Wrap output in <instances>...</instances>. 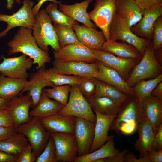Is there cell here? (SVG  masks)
Here are the masks:
<instances>
[{"label":"cell","mask_w":162,"mask_h":162,"mask_svg":"<svg viewBox=\"0 0 162 162\" xmlns=\"http://www.w3.org/2000/svg\"><path fill=\"white\" fill-rule=\"evenodd\" d=\"M7 45L9 48L8 55L19 52L27 55L32 59L33 64H37V70L45 66L46 63L51 61V59L48 53L39 47L32 29L20 27Z\"/></svg>","instance_id":"cell-1"},{"label":"cell","mask_w":162,"mask_h":162,"mask_svg":"<svg viewBox=\"0 0 162 162\" xmlns=\"http://www.w3.org/2000/svg\"><path fill=\"white\" fill-rule=\"evenodd\" d=\"M32 34L39 47L48 52L49 46L55 51L59 50L57 35L52 21L45 9L40 10L35 16Z\"/></svg>","instance_id":"cell-2"},{"label":"cell","mask_w":162,"mask_h":162,"mask_svg":"<svg viewBox=\"0 0 162 162\" xmlns=\"http://www.w3.org/2000/svg\"><path fill=\"white\" fill-rule=\"evenodd\" d=\"M126 81L130 87L140 81L154 78L161 74L162 66L155 56L152 44L146 48L141 60Z\"/></svg>","instance_id":"cell-3"},{"label":"cell","mask_w":162,"mask_h":162,"mask_svg":"<svg viewBox=\"0 0 162 162\" xmlns=\"http://www.w3.org/2000/svg\"><path fill=\"white\" fill-rule=\"evenodd\" d=\"M110 40H119L132 45L142 56L146 47L152 44V41L134 33L126 22L116 13L110 25Z\"/></svg>","instance_id":"cell-4"},{"label":"cell","mask_w":162,"mask_h":162,"mask_svg":"<svg viewBox=\"0 0 162 162\" xmlns=\"http://www.w3.org/2000/svg\"><path fill=\"white\" fill-rule=\"evenodd\" d=\"M17 130L27 139L37 158L45 148L51 136L50 133L43 126L40 119L33 117L28 122L19 126Z\"/></svg>","instance_id":"cell-5"},{"label":"cell","mask_w":162,"mask_h":162,"mask_svg":"<svg viewBox=\"0 0 162 162\" xmlns=\"http://www.w3.org/2000/svg\"><path fill=\"white\" fill-rule=\"evenodd\" d=\"M68 102L58 114L80 117L95 122L96 115L77 85L71 86Z\"/></svg>","instance_id":"cell-6"},{"label":"cell","mask_w":162,"mask_h":162,"mask_svg":"<svg viewBox=\"0 0 162 162\" xmlns=\"http://www.w3.org/2000/svg\"><path fill=\"white\" fill-rule=\"evenodd\" d=\"M117 0H95L94 8L88 17L103 32L106 40H110V27L116 13Z\"/></svg>","instance_id":"cell-7"},{"label":"cell","mask_w":162,"mask_h":162,"mask_svg":"<svg viewBox=\"0 0 162 162\" xmlns=\"http://www.w3.org/2000/svg\"><path fill=\"white\" fill-rule=\"evenodd\" d=\"M22 6L12 15L0 14V21L6 22V28L0 32V38L5 36L11 29L20 26L32 29L35 21L32 8L34 4L31 0H24Z\"/></svg>","instance_id":"cell-8"},{"label":"cell","mask_w":162,"mask_h":162,"mask_svg":"<svg viewBox=\"0 0 162 162\" xmlns=\"http://www.w3.org/2000/svg\"><path fill=\"white\" fill-rule=\"evenodd\" d=\"M52 65L51 69L58 73L87 78H95L98 71L96 61L89 63L78 61H60L54 59Z\"/></svg>","instance_id":"cell-9"},{"label":"cell","mask_w":162,"mask_h":162,"mask_svg":"<svg viewBox=\"0 0 162 162\" xmlns=\"http://www.w3.org/2000/svg\"><path fill=\"white\" fill-rule=\"evenodd\" d=\"M3 61L0 63V73L11 78L27 79L29 74L28 70L32 67L33 61L24 54L18 57L6 58L2 56Z\"/></svg>","instance_id":"cell-10"},{"label":"cell","mask_w":162,"mask_h":162,"mask_svg":"<svg viewBox=\"0 0 162 162\" xmlns=\"http://www.w3.org/2000/svg\"><path fill=\"white\" fill-rule=\"evenodd\" d=\"M91 50L97 60L106 66L116 71L125 81L129 76L131 69L140 60L133 58L120 57L101 50Z\"/></svg>","instance_id":"cell-11"},{"label":"cell","mask_w":162,"mask_h":162,"mask_svg":"<svg viewBox=\"0 0 162 162\" xmlns=\"http://www.w3.org/2000/svg\"><path fill=\"white\" fill-rule=\"evenodd\" d=\"M56 147L58 162H74L77 156L78 147L74 134H50Z\"/></svg>","instance_id":"cell-12"},{"label":"cell","mask_w":162,"mask_h":162,"mask_svg":"<svg viewBox=\"0 0 162 162\" xmlns=\"http://www.w3.org/2000/svg\"><path fill=\"white\" fill-rule=\"evenodd\" d=\"M95 122L76 117L74 135L78 147L77 156L89 153L94 137Z\"/></svg>","instance_id":"cell-13"},{"label":"cell","mask_w":162,"mask_h":162,"mask_svg":"<svg viewBox=\"0 0 162 162\" xmlns=\"http://www.w3.org/2000/svg\"><path fill=\"white\" fill-rule=\"evenodd\" d=\"M143 117L142 103L136 97H130L120 107L110 130L115 131L118 125L123 123L135 121L140 124Z\"/></svg>","instance_id":"cell-14"},{"label":"cell","mask_w":162,"mask_h":162,"mask_svg":"<svg viewBox=\"0 0 162 162\" xmlns=\"http://www.w3.org/2000/svg\"><path fill=\"white\" fill-rule=\"evenodd\" d=\"M55 59L60 61H78L89 63L96 62V59L91 49L86 46L71 44L53 51Z\"/></svg>","instance_id":"cell-15"},{"label":"cell","mask_w":162,"mask_h":162,"mask_svg":"<svg viewBox=\"0 0 162 162\" xmlns=\"http://www.w3.org/2000/svg\"><path fill=\"white\" fill-rule=\"evenodd\" d=\"M32 104L31 96L28 92L24 95H18L11 100L6 109L13 118L15 127L17 128L31 120L29 110Z\"/></svg>","instance_id":"cell-16"},{"label":"cell","mask_w":162,"mask_h":162,"mask_svg":"<svg viewBox=\"0 0 162 162\" xmlns=\"http://www.w3.org/2000/svg\"><path fill=\"white\" fill-rule=\"evenodd\" d=\"M45 130L50 134H74L76 117L54 114L40 118Z\"/></svg>","instance_id":"cell-17"},{"label":"cell","mask_w":162,"mask_h":162,"mask_svg":"<svg viewBox=\"0 0 162 162\" xmlns=\"http://www.w3.org/2000/svg\"><path fill=\"white\" fill-rule=\"evenodd\" d=\"M98 71L95 78L115 86L130 96L136 97L133 88L130 87L116 71L107 67L97 60Z\"/></svg>","instance_id":"cell-18"},{"label":"cell","mask_w":162,"mask_h":162,"mask_svg":"<svg viewBox=\"0 0 162 162\" xmlns=\"http://www.w3.org/2000/svg\"><path fill=\"white\" fill-rule=\"evenodd\" d=\"M96 115L94 137L89 153L92 152L102 146L110 138L108 131L117 115H106L94 111Z\"/></svg>","instance_id":"cell-19"},{"label":"cell","mask_w":162,"mask_h":162,"mask_svg":"<svg viewBox=\"0 0 162 162\" xmlns=\"http://www.w3.org/2000/svg\"><path fill=\"white\" fill-rule=\"evenodd\" d=\"M161 15L162 5H160L145 12L140 20L131 27V30L136 35L152 41L154 22Z\"/></svg>","instance_id":"cell-20"},{"label":"cell","mask_w":162,"mask_h":162,"mask_svg":"<svg viewBox=\"0 0 162 162\" xmlns=\"http://www.w3.org/2000/svg\"><path fill=\"white\" fill-rule=\"evenodd\" d=\"M72 28L79 40L91 49L101 50L106 41L103 32L84 25H73Z\"/></svg>","instance_id":"cell-21"},{"label":"cell","mask_w":162,"mask_h":162,"mask_svg":"<svg viewBox=\"0 0 162 162\" xmlns=\"http://www.w3.org/2000/svg\"><path fill=\"white\" fill-rule=\"evenodd\" d=\"M137 130L138 138L134 144V147L140 153V157H145L152 150V144L156 133L151 124L144 116Z\"/></svg>","instance_id":"cell-22"},{"label":"cell","mask_w":162,"mask_h":162,"mask_svg":"<svg viewBox=\"0 0 162 162\" xmlns=\"http://www.w3.org/2000/svg\"><path fill=\"white\" fill-rule=\"evenodd\" d=\"M42 67L37 70L34 73L32 74L29 81H28L19 95L28 91L31 96L34 108L38 104L43 90L46 87H53L55 86L51 82L46 80L44 77L42 73Z\"/></svg>","instance_id":"cell-23"},{"label":"cell","mask_w":162,"mask_h":162,"mask_svg":"<svg viewBox=\"0 0 162 162\" xmlns=\"http://www.w3.org/2000/svg\"><path fill=\"white\" fill-rule=\"evenodd\" d=\"M93 0H86L70 5L60 3L58 4L59 10L74 20L81 22L89 27L96 29V26L91 21L87 12V9L90 3Z\"/></svg>","instance_id":"cell-24"},{"label":"cell","mask_w":162,"mask_h":162,"mask_svg":"<svg viewBox=\"0 0 162 162\" xmlns=\"http://www.w3.org/2000/svg\"><path fill=\"white\" fill-rule=\"evenodd\" d=\"M116 13L130 28L143 16L140 9L134 0H117Z\"/></svg>","instance_id":"cell-25"},{"label":"cell","mask_w":162,"mask_h":162,"mask_svg":"<svg viewBox=\"0 0 162 162\" xmlns=\"http://www.w3.org/2000/svg\"><path fill=\"white\" fill-rule=\"evenodd\" d=\"M142 104L143 115L149 121L156 134L162 123V99L151 95L144 99Z\"/></svg>","instance_id":"cell-26"},{"label":"cell","mask_w":162,"mask_h":162,"mask_svg":"<svg viewBox=\"0 0 162 162\" xmlns=\"http://www.w3.org/2000/svg\"><path fill=\"white\" fill-rule=\"evenodd\" d=\"M101 50L122 58L141 60L142 57L138 50L132 45L110 39L105 42Z\"/></svg>","instance_id":"cell-27"},{"label":"cell","mask_w":162,"mask_h":162,"mask_svg":"<svg viewBox=\"0 0 162 162\" xmlns=\"http://www.w3.org/2000/svg\"><path fill=\"white\" fill-rule=\"evenodd\" d=\"M64 106L57 101L51 100L43 91L38 104L29 114L31 117L41 118L57 113Z\"/></svg>","instance_id":"cell-28"},{"label":"cell","mask_w":162,"mask_h":162,"mask_svg":"<svg viewBox=\"0 0 162 162\" xmlns=\"http://www.w3.org/2000/svg\"><path fill=\"white\" fill-rule=\"evenodd\" d=\"M28 81L26 79H17L0 74V97L11 100L19 95Z\"/></svg>","instance_id":"cell-29"},{"label":"cell","mask_w":162,"mask_h":162,"mask_svg":"<svg viewBox=\"0 0 162 162\" xmlns=\"http://www.w3.org/2000/svg\"><path fill=\"white\" fill-rule=\"evenodd\" d=\"M94 94L98 96L108 98L120 107L130 97L115 86L97 79Z\"/></svg>","instance_id":"cell-30"},{"label":"cell","mask_w":162,"mask_h":162,"mask_svg":"<svg viewBox=\"0 0 162 162\" xmlns=\"http://www.w3.org/2000/svg\"><path fill=\"white\" fill-rule=\"evenodd\" d=\"M114 137L111 136L102 146L96 150L82 156H77L74 162H94L98 159L116 155L119 151L115 146Z\"/></svg>","instance_id":"cell-31"},{"label":"cell","mask_w":162,"mask_h":162,"mask_svg":"<svg viewBox=\"0 0 162 162\" xmlns=\"http://www.w3.org/2000/svg\"><path fill=\"white\" fill-rule=\"evenodd\" d=\"M29 144L26 137L23 134L18 132L8 138L0 141V150L19 156Z\"/></svg>","instance_id":"cell-32"},{"label":"cell","mask_w":162,"mask_h":162,"mask_svg":"<svg viewBox=\"0 0 162 162\" xmlns=\"http://www.w3.org/2000/svg\"><path fill=\"white\" fill-rule=\"evenodd\" d=\"M87 100L94 111L103 115H117L120 107L111 99L94 94Z\"/></svg>","instance_id":"cell-33"},{"label":"cell","mask_w":162,"mask_h":162,"mask_svg":"<svg viewBox=\"0 0 162 162\" xmlns=\"http://www.w3.org/2000/svg\"><path fill=\"white\" fill-rule=\"evenodd\" d=\"M42 73L44 78L55 86L78 85L86 78L60 74L54 71L51 68L46 69L45 66L42 67Z\"/></svg>","instance_id":"cell-34"},{"label":"cell","mask_w":162,"mask_h":162,"mask_svg":"<svg viewBox=\"0 0 162 162\" xmlns=\"http://www.w3.org/2000/svg\"><path fill=\"white\" fill-rule=\"evenodd\" d=\"M162 81V74L149 80L139 81L133 88L136 97L141 103L146 98L151 96L153 89Z\"/></svg>","instance_id":"cell-35"},{"label":"cell","mask_w":162,"mask_h":162,"mask_svg":"<svg viewBox=\"0 0 162 162\" xmlns=\"http://www.w3.org/2000/svg\"><path fill=\"white\" fill-rule=\"evenodd\" d=\"M59 45L61 48L71 44L85 46L78 39L75 32L71 27L54 25Z\"/></svg>","instance_id":"cell-36"},{"label":"cell","mask_w":162,"mask_h":162,"mask_svg":"<svg viewBox=\"0 0 162 162\" xmlns=\"http://www.w3.org/2000/svg\"><path fill=\"white\" fill-rule=\"evenodd\" d=\"M45 10L54 25L72 27L73 25L79 24L70 17L65 14L58 9V4L54 3L48 5Z\"/></svg>","instance_id":"cell-37"},{"label":"cell","mask_w":162,"mask_h":162,"mask_svg":"<svg viewBox=\"0 0 162 162\" xmlns=\"http://www.w3.org/2000/svg\"><path fill=\"white\" fill-rule=\"evenodd\" d=\"M51 88H44L43 92L49 98H53L65 106L67 104L71 86L65 85L54 86Z\"/></svg>","instance_id":"cell-38"},{"label":"cell","mask_w":162,"mask_h":162,"mask_svg":"<svg viewBox=\"0 0 162 162\" xmlns=\"http://www.w3.org/2000/svg\"><path fill=\"white\" fill-rule=\"evenodd\" d=\"M56 147L51 136L45 148L37 157L35 162H58L56 155Z\"/></svg>","instance_id":"cell-39"},{"label":"cell","mask_w":162,"mask_h":162,"mask_svg":"<svg viewBox=\"0 0 162 162\" xmlns=\"http://www.w3.org/2000/svg\"><path fill=\"white\" fill-rule=\"evenodd\" d=\"M152 45L154 52L162 47V16H159L154 24Z\"/></svg>","instance_id":"cell-40"},{"label":"cell","mask_w":162,"mask_h":162,"mask_svg":"<svg viewBox=\"0 0 162 162\" xmlns=\"http://www.w3.org/2000/svg\"><path fill=\"white\" fill-rule=\"evenodd\" d=\"M96 80L95 78H85L77 85L80 91L87 100L94 94Z\"/></svg>","instance_id":"cell-41"},{"label":"cell","mask_w":162,"mask_h":162,"mask_svg":"<svg viewBox=\"0 0 162 162\" xmlns=\"http://www.w3.org/2000/svg\"><path fill=\"white\" fill-rule=\"evenodd\" d=\"M140 9L142 15L146 11L159 5L162 0H134Z\"/></svg>","instance_id":"cell-42"},{"label":"cell","mask_w":162,"mask_h":162,"mask_svg":"<svg viewBox=\"0 0 162 162\" xmlns=\"http://www.w3.org/2000/svg\"><path fill=\"white\" fill-rule=\"evenodd\" d=\"M139 124L135 121L122 123L118 125L115 131L119 132L123 134L130 135L137 130Z\"/></svg>","instance_id":"cell-43"},{"label":"cell","mask_w":162,"mask_h":162,"mask_svg":"<svg viewBox=\"0 0 162 162\" xmlns=\"http://www.w3.org/2000/svg\"><path fill=\"white\" fill-rule=\"evenodd\" d=\"M37 158L29 144L18 156L16 162H34L36 161Z\"/></svg>","instance_id":"cell-44"},{"label":"cell","mask_w":162,"mask_h":162,"mask_svg":"<svg viewBox=\"0 0 162 162\" xmlns=\"http://www.w3.org/2000/svg\"><path fill=\"white\" fill-rule=\"evenodd\" d=\"M0 126L7 128L15 127L13 118L6 109H0Z\"/></svg>","instance_id":"cell-45"},{"label":"cell","mask_w":162,"mask_h":162,"mask_svg":"<svg viewBox=\"0 0 162 162\" xmlns=\"http://www.w3.org/2000/svg\"><path fill=\"white\" fill-rule=\"evenodd\" d=\"M140 158L142 162H162V149L158 150L152 149L147 156Z\"/></svg>","instance_id":"cell-46"},{"label":"cell","mask_w":162,"mask_h":162,"mask_svg":"<svg viewBox=\"0 0 162 162\" xmlns=\"http://www.w3.org/2000/svg\"><path fill=\"white\" fill-rule=\"evenodd\" d=\"M152 149L158 150L162 149V123L160 124L152 144Z\"/></svg>","instance_id":"cell-47"},{"label":"cell","mask_w":162,"mask_h":162,"mask_svg":"<svg viewBox=\"0 0 162 162\" xmlns=\"http://www.w3.org/2000/svg\"><path fill=\"white\" fill-rule=\"evenodd\" d=\"M128 151L124 149L119 151L116 155L104 158V162H125V156Z\"/></svg>","instance_id":"cell-48"},{"label":"cell","mask_w":162,"mask_h":162,"mask_svg":"<svg viewBox=\"0 0 162 162\" xmlns=\"http://www.w3.org/2000/svg\"><path fill=\"white\" fill-rule=\"evenodd\" d=\"M15 127H4L0 126V141L5 139L18 133Z\"/></svg>","instance_id":"cell-49"},{"label":"cell","mask_w":162,"mask_h":162,"mask_svg":"<svg viewBox=\"0 0 162 162\" xmlns=\"http://www.w3.org/2000/svg\"><path fill=\"white\" fill-rule=\"evenodd\" d=\"M18 157L0 150V162H16Z\"/></svg>","instance_id":"cell-50"},{"label":"cell","mask_w":162,"mask_h":162,"mask_svg":"<svg viewBox=\"0 0 162 162\" xmlns=\"http://www.w3.org/2000/svg\"><path fill=\"white\" fill-rule=\"evenodd\" d=\"M48 1H51L53 3L58 4L61 2L57 1L56 0H39L38 3L34 6L32 8V11L34 15L35 16L38 14L40 9L43 5L45 2Z\"/></svg>","instance_id":"cell-51"},{"label":"cell","mask_w":162,"mask_h":162,"mask_svg":"<svg viewBox=\"0 0 162 162\" xmlns=\"http://www.w3.org/2000/svg\"><path fill=\"white\" fill-rule=\"evenodd\" d=\"M151 95L162 99V82H160L153 89Z\"/></svg>","instance_id":"cell-52"},{"label":"cell","mask_w":162,"mask_h":162,"mask_svg":"<svg viewBox=\"0 0 162 162\" xmlns=\"http://www.w3.org/2000/svg\"><path fill=\"white\" fill-rule=\"evenodd\" d=\"M10 100L0 97V109H6Z\"/></svg>","instance_id":"cell-53"},{"label":"cell","mask_w":162,"mask_h":162,"mask_svg":"<svg viewBox=\"0 0 162 162\" xmlns=\"http://www.w3.org/2000/svg\"><path fill=\"white\" fill-rule=\"evenodd\" d=\"M15 1L19 4L21 2V1L20 0H7V4L6 5L7 8L9 10L11 9L14 6V4Z\"/></svg>","instance_id":"cell-54"}]
</instances>
